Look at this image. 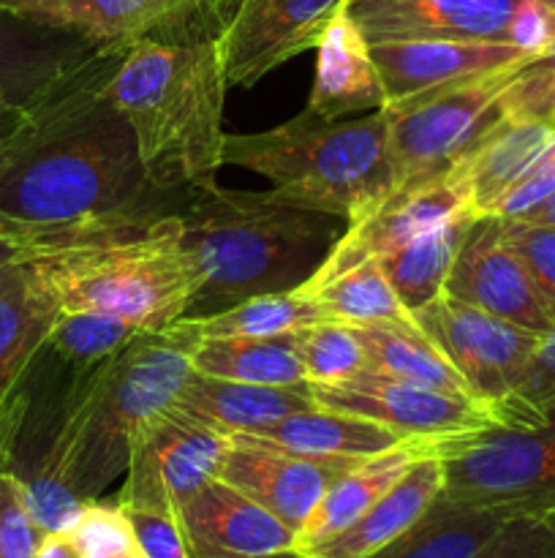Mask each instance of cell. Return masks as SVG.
<instances>
[{
    "instance_id": "836d02e7",
    "label": "cell",
    "mask_w": 555,
    "mask_h": 558,
    "mask_svg": "<svg viewBox=\"0 0 555 558\" xmlns=\"http://www.w3.org/2000/svg\"><path fill=\"white\" fill-rule=\"evenodd\" d=\"M141 332L145 330L107 314H92V311L65 314L60 311L47 338V349H52L65 365H74L76 374H85L103 360L114 357Z\"/></svg>"
},
{
    "instance_id": "8992f818",
    "label": "cell",
    "mask_w": 555,
    "mask_h": 558,
    "mask_svg": "<svg viewBox=\"0 0 555 558\" xmlns=\"http://www.w3.org/2000/svg\"><path fill=\"white\" fill-rule=\"evenodd\" d=\"M223 163L270 180L272 199L351 223L392 189L381 112L321 120L305 109L256 134L223 136Z\"/></svg>"
},
{
    "instance_id": "f546056e",
    "label": "cell",
    "mask_w": 555,
    "mask_h": 558,
    "mask_svg": "<svg viewBox=\"0 0 555 558\" xmlns=\"http://www.w3.org/2000/svg\"><path fill=\"white\" fill-rule=\"evenodd\" d=\"M473 218H477L473 213H462V216L408 240L406 245H400L392 254L375 259L390 287L395 289L397 300L411 314L444 294L449 267L455 262L457 248H460L462 234H466L468 223Z\"/></svg>"
},
{
    "instance_id": "2e32d148",
    "label": "cell",
    "mask_w": 555,
    "mask_h": 558,
    "mask_svg": "<svg viewBox=\"0 0 555 558\" xmlns=\"http://www.w3.org/2000/svg\"><path fill=\"white\" fill-rule=\"evenodd\" d=\"M188 558H259L297 548V534L237 488L210 480L177 507Z\"/></svg>"
},
{
    "instance_id": "e0dca14e",
    "label": "cell",
    "mask_w": 555,
    "mask_h": 558,
    "mask_svg": "<svg viewBox=\"0 0 555 558\" xmlns=\"http://www.w3.org/2000/svg\"><path fill=\"white\" fill-rule=\"evenodd\" d=\"M226 458L218 477L264 507L267 512L286 523L294 534L305 526L310 512L330 490V485L343 472L354 466L310 461L292 456L270 445L250 439V436H229Z\"/></svg>"
},
{
    "instance_id": "603a6c76",
    "label": "cell",
    "mask_w": 555,
    "mask_h": 558,
    "mask_svg": "<svg viewBox=\"0 0 555 558\" xmlns=\"http://www.w3.org/2000/svg\"><path fill=\"white\" fill-rule=\"evenodd\" d=\"M239 436H250V439L275 447V450L310 458V461L337 463V466H357V463L395 450L406 441H419L406 439V436L395 434V430L384 428L373 420L332 412L324 407L303 409V412L288 414V417L278 420L267 428Z\"/></svg>"
},
{
    "instance_id": "52a82bcc",
    "label": "cell",
    "mask_w": 555,
    "mask_h": 558,
    "mask_svg": "<svg viewBox=\"0 0 555 558\" xmlns=\"http://www.w3.org/2000/svg\"><path fill=\"white\" fill-rule=\"evenodd\" d=\"M488 412L482 428L422 439V456L444 466L441 496L506 518L555 515V409L509 396Z\"/></svg>"
},
{
    "instance_id": "484cf974",
    "label": "cell",
    "mask_w": 555,
    "mask_h": 558,
    "mask_svg": "<svg viewBox=\"0 0 555 558\" xmlns=\"http://www.w3.org/2000/svg\"><path fill=\"white\" fill-rule=\"evenodd\" d=\"M417 458H422V439L406 441L390 452L368 458L354 469L343 472L335 483L330 485L316 510L297 532V548L308 550L313 545L326 543L335 534L346 532L351 523H357L403 474L408 472Z\"/></svg>"
},
{
    "instance_id": "7c38bea8",
    "label": "cell",
    "mask_w": 555,
    "mask_h": 558,
    "mask_svg": "<svg viewBox=\"0 0 555 558\" xmlns=\"http://www.w3.org/2000/svg\"><path fill=\"white\" fill-rule=\"evenodd\" d=\"M414 322L449 360L473 401L482 407L501 403L520 387L539 343L536 332L457 303L446 294L414 311Z\"/></svg>"
},
{
    "instance_id": "9a60e30c",
    "label": "cell",
    "mask_w": 555,
    "mask_h": 558,
    "mask_svg": "<svg viewBox=\"0 0 555 558\" xmlns=\"http://www.w3.org/2000/svg\"><path fill=\"white\" fill-rule=\"evenodd\" d=\"M531 0H348L346 14L368 44L504 41L515 44L517 22Z\"/></svg>"
},
{
    "instance_id": "8fae6325",
    "label": "cell",
    "mask_w": 555,
    "mask_h": 558,
    "mask_svg": "<svg viewBox=\"0 0 555 558\" xmlns=\"http://www.w3.org/2000/svg\"><path fill=\"white\" fill-rule=\"evenodd\" d=\"M462 213H473L468 156L446 172L390 191L370 210L346 223L324 265L316 270L310 281L299 287V292L332 281L335 276L362 265V262L381 259V256L406 245L408 240L419 238V234L430 232V229L441 227V223L452 221Z\"/></svg>"
},
{
    "instance_id": "d6986e66",
    "label": "cell",
    "mask_w": 555,
    "mask_h": 558,
    "mask_svg": "<svg viewBox=\"0 0 555 558\" xmlns=\"http://www.w3.org/2000/svg\"><path fill=\"white\" fill-rule=\"evenodd\" d=\"M370 52L384 82L386 101L504 71L533 54L517 44L457 41V38L370 44Z\"/></svg>"
},
{
    "instance_id": "74e56055",
    "label": "cell",
    "mask_w": 555,
    "mask_h": 558,
    "mask_svg": "<svg viewBox=\"0 0 555 558\" xmlns=\"http://www.w3.org/2000/svg\"><path fill=\"white\" fill-rule=\"evenodd\" d=\"M44 532L33 518L25 483L16 472L0 466V558H36Z\"/></svg>"
},
{
    "instance_id": "30bf717a",
    "label": "cell",
    "mask_w": 555,
    "mask_h": 558,
    "mask_svg": "<svg viewBox=\"0 0 555 558\" xmlns=\"http://www.w3.org/2000/svg\"><path fill=\"white\" fill-rule=\"evenodd\" d=\"M348 0H212L215 44L229 87H254L316 49Z\"/></svg>"
},
{
    "instance_id": "83f0119b",
    "label": "cell",
    "mask_w": 555,
    "mask_h": 558,
    "mask_svg": "<svg viewBox=\"0 0 555 558\" xmlns=\"http://www.w3.org/2000/svg\"><path fill=\"white\" fill-rule=\"evenodd\" d=\"M194 374L267 387H310L297 332L272 338H201L190 354Z\"/></svg>"
},
{
    "instance_id": "9c48e42d",
    "label": "cell",
    "mask_w": 555,
    "mask_h": 558,
    "mask_svg": "<svg viewBox=\"0 0 555 558\" xmlns=\"http://www.w3.org/2000/svg\"><path fill=\"white\" fill-rule=\"evenodd\" d=\"M232 439L177 407L150 414L131 436L120 507L177 512L183 501L221 474Z\"/></svg>"
},
{
    "instance_id": "7dc6e473",
    "label": "cell",
    "mask_w": 555,
    "mask_h": 558,
    "mask_svg": "<svg viewBox=\"0 0 555 558\" xmlns=\"http://www.w3.org/2000/svg\"><path fill=\"white\" fill-rule=\"evenodd\" d=\"M20 425H22V417L0 425V466H5V461H9L11 445H14V436H16V430H20Z\"/></svg>"
},
{
    "instance_id": "cb8c5ba5",
    "label": "cell",
    "mask_w": 555,
    "mask_h": 558,
    "mask_svg": "<svg viewBox=\"0 0 555 558\" xmlns=\"http://www.w3.org/2000/svg\"><path fill=\"white\" fill-rule=\"evenodd\" d=\"M174 407L223 436L254 434L303 409L319 407L310 387H267L190 374Z\"/></svg>"
},
{
    "instance_id": "ee69618b",
    "label": "cell",
    "mask_w": 555,
    "mask_h": 558,
    "mask_svg": "<svg viewBox=\"0 0 555 558\" xmlns=\"http://www.w3.org/2000/svg\"><path fill=\"white\" fill-rule=\"evenodd\" d=\"M33 104H16V101H3V98H0V158H3V153L9 150L11 142L16 140L22 125H25Z\"/></svg>"
},
{
    "instance_id": "c3c4849f",
    "label": "cell",
    "mask_w": 555,
    "mask_h": 558,
    "mask_svg": "<svg viewBox=\"0 0 555 558\" xmlns=\"http://www.w3.org/2000/svg\"><path fill=\"white\" fill-rule=\"evenodd\" d=\"M22 254H25V248H22V245H16L14 240H9V238H0V267L11 265V262L20 259Z\"/></svg>"
},
{
    "instance_id": "f907efd6",
    "label": "cell",
    "mask_w": 555,
    "mask_h": 558,
    "mask_svg": "<svg viewBox=\"0 0 555 558\" xmlns=\"http://www.w3.org/2000/svg\"><path fill=\"white\" fill-rule=\"evenodd\" d=\"M259 558H308V554L299 548H288V550H278V554H270V556H259Z\"/></svg>"
},
{
    "instance_id": "4fadbf2b",
    "label": "cell",
    "mask_w": 555,
    "mask_h": 558,
    "mask_svg": "<svg viewBox=\"0 0 555 558\" xmlns=\"http://www.w3.org/2000/svg\"><path fill=\"white\" fill-rule=\"evenodd\" d=\"M310 392L319 407L373 420L406 439H444L490 423L488 407L473 398L433 390L375 371H362L337 385H316Z\"/></svg>"
},
{
    "instance_id": "f1b7e54d",
    "label": "cell",
    "mask_w": 555,
    "mask_h": 558,
    "mask_svg": "<svg viewBox=\"0 0 555 558\" xmlns=\"http://www.w3.org/2000/svg\"><path fill=\"white\" fill-rule=\"evenodd\" d=\"M506 521L501 512L439 496L411 529L365 558H473Z\"/></svg>"
},
{
    "instance_id": "277c9868",
    "label": "cell",
    "mask_w": 555,
    "mask_h": 558,
    "mask_svg": "<svg viewBox=\"0 0 555 558\" xmlns=\"http://www.w3.org/2000/svg\"><path fill=\"white\" fill-rule=\"evenodd\" d=\"M183 245L199 272L185 319L218 314L259 294L292 292L316 276L343 234V218L299 210L267 194L221 185L188 191Z\"/></svg>"
},
{
    "instance_id": "3957f363",
    "label": "cell",
    "mask_w": 555,
    "mask_h": 558,
    "mask_svg": "<svg viewBox=\"0 0 555 558\" xmlns=\"http://www.w3.org/2000/svg\"><path fill=\"white\" fill-rule=\"evenodd\" d=\"M215 36L145 38L123 52L103 96L131 125L152 189H212L223 167V98Z\"/></svg>"
},
{
    "instance_id": "d590c367",
    "label": "cell",
    "mask_w": 555,
    "mask_h": 558,
    "mask_svg": "<svg viewBox=\"0 0 555 558\" xmlns=\"http://www.w3.org/2000/svg\"><path fill=\"white\" fill-rule=\"evenodd\" d=\"M501 114L509 123L555 120V14L542 49L511 71L501 93Z\"/></svg>"
},
{
    "instance_id": "5b68a950",
    "label": "cell",
    "mask_w": 555,
    "mask_h": 558,
    "mask_svg": "<svg viewBox=\"0 0 555 558\" xmlns=\"http://www.w3.org/2000/svg\"><path fill=\"white\" fill-rule=\"evenodd\" d=\"M27 254L60 311L107 314L145 332L185 319L199 292V272L183 245L177 213Z\"/></svg>"
},
{
    "instance_id": "db71d44e",
    "label": "cell",
    "mask_w": 555,
    "mask_h": 558,
    "mask_svg": "<svg viewBox=\"0 0 555 558\" xmlns=\"http://www.w3.org/2000/svg\"><path fill=\"white\" fill-rule=\"evenodd\" d=\"M9 423H11V420H9Z\"/></svg>"
},
{
    "instance_id": "ffe728a7",
    "label": "cell",
    "mask_w": 555,
    "mask_h": 558,
    "mask_svg": "<svg viewBox=\"0 0 555 558\" xmlns=\"http://www.w3.org/2000/svg\"><path fill=\"white\" fill-rule=\"evenodd\" d=\"M212 0H52L27 20L74 33L103 52H125L161 31H183Z\"/></svg>"
},
{
    "instance_id": "f5cc1de1",
    "label": "cell",
    "mask_w": 555,
    "mask_h": 558,
    "mask_svg": "<svg viewBox=\"0 0 555 558\" xmlns=\"http://www.w3.org/2000/svg\"><path fill=\"white\" fill-rule=\"evenodd\" d=\"M544 3H547V5H553V9H555V0H544Z\"/></svg>"
},
{
    "instance_id": "5bb4252c",
    "label": "cell",
    "mask_w": 555,
    "mask_h": 558,
    "mask_svg": "<svg viewBox=\"0 0 555 558\" xmlns=\"http://www.w3.org/2000/svg\"><path fill=\"white\" fill-rule=\"evenodd\" d=\"M444 294L536 336H544L555 322L553 305L506 245L501 218L495 216H477L468 223L444 281Z\"/></svg>"
},
{
    "instance_id": "8d00e7d4",
    "label": "cell",
    "mask_w": 555,
    "mask_h": 558,
    "mask_svg": "<svg viewBox=\"0 0 555 558\" xmlns=\"http://www.w3.org/2000/svg\"><path fill=\"white\" fill-rule=\"evenodd\" d=\"M71 539L79 545L82 554H109V556H139L134 529L123 507L114 501L96 499L82 507L79 518L69 529Z\"/></svg>"
},
{
    "instance_id": "7a4b0ae2",
    "label": "cell",
    "mask_w": 555,
    "mask_h": 558,
    "mask_svg": "<svg viewBox=\"0 0 555 558\" xmlns=\"http://www.w3.org/2000/svg\"><path fill=\"white\" fill-rule=\"evenodd\" d=\"M196 341L194 327L180 319L161 332H141L114 357L76 376L30 477L60 485L82 505L101 499L128 469L134 430L172 407L190 379Z\"/></svg>"
},
{
    "instance_id": "b9f144b4",
    "label": "cell",
    "mask_w": 555,
    "mask_h": 558,
    "mask_svg": "<svg viewBox=\"0 0 555 558\" xmlns=\"http://www.w3.org/2000/svg\"><path fill=\"white\" fill-rule=\"evenodd\" d=\"M511 398L531 409H555V322L544 336H539L520 387Z\"/></svg>"
},
{
    "instance_id": "f35d334b",
    "label": "cell",
    "mask_w": 555,
    "mask_h": 558,
    "mask_svg": "<svg viewBox=\"0 0 555 558\" xmlns=\"http://www.w3.org/2000/svg\"><path fill=\"white\" fill-rule=\"evenodd\" d=\"M501 234L555 311V227L522 218H501Z\"/></svg>"
},
{
    "instance_id": "6da1fadb",
    "label": "cell",
    "mask_w": 555,
    "mask_h": 558,
    "mask_svg": "<svg viewBox=\"0 0 555 558\" xmlns=\"http://www.w3.org/2000/svg\"><path fill=\"white\" fill-rule=\"evenodd\" d=\"M120 58L101 49L33 104L0 158V238L36 251L163 216L134 131L103 96Z\"/></svg>"
},
{
    "instance_id": "ac0fdd59",
    "label": "cell",
    "mask_w": 555,
    "mask_h": 558,
    "mask_svg": "<svg viewBox=\"0 0 555 558\" xmlns=\"http://www.w3.org/2000/svg\"><path fill=\"white\" fill-rule=\"evenodd\" d=\"M58 316V300L27 251L0 267V425L25 414L22 385Z\"/></svg>"
},
{
    "instance_id": "7402d4cb",
    "label": "cell",
    "mask_w": 555,
    "mask_h": 558,
    "mask_svg": "<svg viewBox=\"0 0 555 558\" xmlns=\"http://www.w3.org/2000/svg\"><path fill=\"white\" fill-rule=\"evenodd\" d=\"M384 104L386 90L368 38L343 9L316 44L313 87L305 109L321 120H346L379 112Z\"/></svg>"
},
{
    "instance_id": "e575fe53",
    "label": "cell",
    "mask_w": 555,
    "mask_h": 558,
    "mask_svg": "<svg viewBox=\"0 0 555 558\" xmlns=\"http://www.w3.org/2000/svg\"><path fill=\"white\" fill-rule=\"evenodd\" d=\"M299 357L310 387L337 385L368 371V357L357 330L343 322H319L297 332Z\"/></svg>"
},
{
    "instance_id": "ba28073f",
    "label": "cell",
    "mask_w": 555,
    "mask_h": 558,
    "mask_svg": "<svg viewBox=\"0 0 555 558\" xmlns=\"http://www.w3.org/2000/svg\"><path fill=\"white\" fill-rule=\"evenodd\" d=\"M517 65L430 87L379 109L386 125V156L395 189L455 167L504 120L501 93Z\"/></svg>"
},
{
    "instance_id": "4dcf8cb0",
    "label": "cell",
    "mask_w": 555,
    "mask_h": 558,
    "mask_svg": "<svg viewBox=\"0 0 555 558\" xmlns=\"http://www.w3.org/2000/svg\"><path fill=\"white\" fill-rule=\"evenodd\" d=\"M294 292H299V289H294ZM299 294L313 298L330 322H343L348 327L419 330L414 314L397 300L395 289L390 287L375 259L362 262V265L335 276L332 281L305 289Z\"/></svg>"
},
{
    "instance_id": "d4e9b609",
    "label": "cell",
    "mask_w": 555,
    "mask_h": 558,
    "mask_svg": "<svg viewBox=\"0 0 555 558\" xmlns=\"http://www.w3.org/2000/svg\"><path fill=\"white\" fill-rule=\"evenodd\" d=\"M441 490H444V466L439 458H417L408 472L357 523L326 543L313 545L305 554L308 558H365L375 554L411 529L433 507Z\"/></svg>"
},
{
    "instance_id": "60d3db41",
    "label": "cell",
    "mask_w": 555,
    "mask_h": 558,
    "mask_svg": "<svg viewBox=\"0 0 555 558\" xmlns=\"http://www.w3.org/2000/svg\"><path fill=\"white\" fill-rule=\"evenodd\" d=\"M123 510L134 529L141 558H188L174 512L139 510V507H123Z\"/></svg>"
},
{
    "instance_id": "4316f807",
    "label": "cell",
    "mask_w": 555,
    "mask_h": 558,
    "mask_svg": "<svg viewBox=\"0 0 555 558\" xmlns=\"http://www.w3.org/2000/svg\"><path fill=\"white\" fill-rule=\"evenodd\" d=\"M555 140V120L509 123L501 120L471 153H468V178H471L473 216H493L498 202L520 183L528 169L536 163Z\"/></svg>"
},
{
    "instance_id": "d6a6232c",
    "label": "cell",
    "mask_w": 555,
    "mask_h": 558,
    "mask_svg": "<svg viewBox=\"0 0 555 558\" xmlns=\"http://www.w3.org/2000/svg\"><path fill=\"white\" fill-rule=\"evenodd\" d=\"M194 327L196 338H272L294 336V332L330 322L313 298L299 292L259 294L245 303L223 308L218 314L185 319Z\"/></svg>"
},
{
    "instance_id": "7bdbcfd3",
    "label": "cell",
    "mask_w": 555,
    "mask_h": 558,
    "mask_svg": "<svg viewBox=\"0 0 555 558\" xmlns=\"http://www.w3.org/2000/svg\"><path fill=\"white\" fill-rule=\"evenodd\" d=\"M550 194H555V140L550 142L547 150L536 158V163L528 169L526 178L498 202L493 216L517 218L522 216V213L531 210V207H536L542 199H547Z\"/></svg>"
},
{
    "instance_id": "816d5d0a",
    "label": "cell",
    "mask_w": 555,
    "mask_h": 558,
    "mask_svg": "<svg viewBox=\"0 0 555 558\" xmlns=\"http://www.w3.org/2000/svg\"><path fill=\"white\" fill-rule=\"evenodd\" d=\"M85 558H139V556H109V554H85Z\"/></svg>"
},
{
    "instance_id": "bcb514c9",
    "label": "cell",
    "mask_w": 555,
    "mask_h": 558,
    "mask_svg": "<svg viewBox=\"0 0 555 558\" xmlns=\"http://www.w3.org/2000/svg\"><path fill=\"white\" fill-rule=\"evenodd\" d=\"M517 218L531 223H544V227H555V194H550L547 199H542L536 207H531V210Z\"/></svg>"
},
{
    "instance_id": "f6af8a7d",
    "label": "cell",
    "mask_w": 555,
    "mask_h": 558,
    "mask_svg": "<svg viewBox=\"0 0 555 558\" xmlns=\"http://www.w3.org/2000/svg\"><path fill=\"white\" fill-rule=\"evenodd\" d=\"M36 558H85L79 545L71 539L69 532H52L44 534L41 545H38Z\"/></svg>"
},
{
    "instance_id": "ab89813d",
    "label": "cell",
    "mask_w": 555,
    "mask_h": 558,
    "mask_svg": "<svg viewBox=\"0 0 555 558\" xmlns=\"http://www.w3.org/2000/svg\"><path fill=\"white\" fill-rule=\"evenodd\" d=\"M473 558H555V515L509 518Z\"/></svg>"
},
{
    "instance_id": "681fc988",
    "label": "cell",
    "mask_w": 555,
    "mask_h": 558,
    "mask_svg": "<svg viewBox=\"0 0 555 558\" xmlns=\"http://www.w3.org/2000/svg\"><path fill=\"white\" fill-rule=\"evenodd\" d=\"M44 3H52V0H0V5H3V9L14 11V14H20V16H25L27 11L38 9V5H44Z\"/></svg>"
},
{
    "instance_id": "44dd1931",
    "label": "cell",
    "mask_w": 555,
    "mask_h": 558,
    "mask_svg": "<svg viewBox=\"0 0 555 558\" xmlns=\"http://www.w3.org/2000/svg\"><path fill=\"white\" fill-rule=\"evenodd\" d=\"M96 52L101 49L74 33L41 25L0 5V98L3 101H38Z\"/></svg>"
},
{
    "instance_id": "1f68e13d",
    "label": "cell",
    "mask_w": 555,
    "mask_h": 558,
    "mask_svg": "<svg viewBox=\"0 0 555 558\" xmlns=\"http://www.w3.org/2000/svg\"><path fill=\"white\" fill-rule=\"evenodd\" d=\"M354 330L365 347L368 371L471 398L462 376L452 368L449 360L422 330H397V327H354Z\"/></svg>"
}]
</instances>
